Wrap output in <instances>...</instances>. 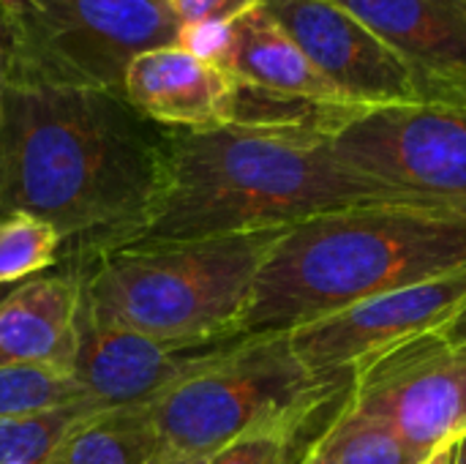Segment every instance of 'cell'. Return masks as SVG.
<instances>
[{"label": "cell", "instance_id": "6da1fadb", "mask_svg": "<svg viewBox=\"0 0 466 464\" xmlns=\"http://www.w3.org/2000/svg\"><path fill=\"white\" fill-rule=\"evenodd\" d=\"M164 129L123 93L22 82L0 88V213L60 232V268L139 241L164 189Z\"/></svg>", "mask_w": 466, "mask_h": 464}, {"label": "cell", "instance_id": "7a4b0ae2", "mask_svg": "<svg viewBox=\"0 0 466 464\" xmlns=\"http://www.w3.org/2000/svg\"><path fill=\"white\" fill-rule=\"evenodd\" d=\"M164 150L161 200L142 235L153 241L254 232L355 205L415 202L344 167L319 129H164Z\"/></svg>", "mask_w": 466, "mask_h": 464}, {"label": "cell", "instance_id": "3957f363", "mask_svg": "<svg viewBox=\"0 0 466 464\" xmlns=\"http://www.w3.org/2000/svg\"><path fill=\"white\" fill-rule=\"evenodd\" d=\"M466 265V213L374 202L289 224L259 265L240 336L292 334Z\"/></svg>", "mask_w": 466, "mask_h": 464}, {"label": "cell", "instance_id": "277c9868", "mask_svg": "<svg viewBox=\"0 0 466 464\" xmlns=\"http://www.w3.org/2000/svg\"><path fill=\"white\" fill-rule=\"evenodd\" d=\"M284 230L115 246L79 268L82 304L101 323L161 342L238 339L259 265Z\"/></svg>", "mask_w": 466, "mask_h": 464}, {"label": "cell", "instance_id": "5b68a950", "mask_svg": "<svg viewBox=\"0 0 466 464\" xmlns=\"http://www.w3.org/2000/svg\"><path fill=\"white\" fill-rule=\"evenodd\" d=\"M350 386L317 377L289 334L238 336L147 405L169 457H213L229 443L309 418Z\"/></svg>", "mask_w": 466, "mask_h": 464}, {"label": "cell", "instance_id": "8992f818", "mask_svg": "<svg viewBox=\"0 0 466 464\" xmlns=\"http://www.w3.org/2000/svg\"><path fill=\"white\" fill-rule=\"evenodd\" d=\"M5 3L22 46V82L123 93L128 63L147 49L177 44L180 33L169 0Z\"/></svg>", "mask_w": 466, "mask_h": 464}, {"label": "cell", "instance_id": "52a82bcc", "mask_svg": "<svg viewBox=\"0 0 466 464\" xmlns=\"http://www.w3.org/2000/svg\"><path fill=\"white\" fill-rule=\"evenodd\" d=\"M330 145L352 172L466 213V109L440 101L371 107L333 131Z\"/></svg>", "mask_w": 466, "mask_h": 464}, {"label": "cell", "instance_id": "ba28073f", "mask_svg": "<svg viewBox=\"0 0 466 464\" xmlns=\"http://www.w3.org/2000/svg\"><path fill=\"white\" fill-rule=\"evenodd\" d=\"M344 405L429 457L456 446L466 435V350L418 336L355 369Z\"/></svg>", "mask_w": 466, "mask_h": 464}, {"label": "cell", "instance_id": "9c48e42d", "mask_svg": "<svg viewBox=\"0 0 466 464\" xmlns=\"http://www.w3.org/2000/svg\"><path fill=\"white\" fill-rule=\"evenodd\" d=\"M466 304V265L360 301L289 334L300 361L322 380L350 386L369 361L437 334Z\"/></svg>", "mask_w": 466, "mask_h": 464}, {"label": "cell", "instance_id": "30bf717a", "mask_svg": "<svg viewBox=\"0 0 466 464\" xmlns=\"http://www.w3.org/2000/svg\"><path fill=\"white\" fill-rule=\"evenodd\" d=\"M311 66L355 107L423 101L412 68L336 0H262Z\"/></svg>", "mask_w": 466, "mask_h": 464}, {"label": "cell", "instance_id": "8fae6325", "mask_svg": "<svg viewBox=\"0 0 466 464\" xmlns=\"http://www.w3.org/2000/svg\"><path fill=\"white\" fill-rule=\"evenodd\" d=\"M216 345H180L150 339L101 323L79 301L76 356L71 377L98 407H147L188 372L202 366Z\"/></svg>", "mask_w": 466, "mask_h": 464}, {"label": "cell", "instance_id": "7c38bea8", "mask_svg": "<svg viewBox=\"0 0 466 464\" xmlns=\"http://www.w3.org/2000/svg\"><path fill=\"white\" fill-rule=\"evenodd\" d=\"M126 101L167 131H205L235 120L238 79L177 44L137 55L123 77Z\"/></svg>", "mask_w": 466, "mask_h": 464}, {"label": "cell", "instance_id": "4fadbf2b", "mask_svg": "<svg viewBox=\"0 0 466 464\" xmlns=\"http://www.w3.org/2000/svg\"><path fill=\"white\" fill-rule=\"evenodd\" d=\"M418 77L420 96L466 79V0H336Z\"/></svg>", "mask_w": 466, "mask_h": 464}, {"label": "cell", "instance_id": "5bb4252c", "mask_svg": "<svg viewBox=\"0 0 466 464\" xmlns=\"http://www.w3.org/2000/svg\"><path fill=\"white\" fill-rule=\"evenodd\" d=\"M82 273L57 268L16 284L0 301V366H41L71 377Z\"/></svg>", "mask_w": 466, "mask_h": 464}, {"label": "cell", "instance_id": "9a60e30c", "mask_svg": "<svg viewBox=\"0 0 466 464\" xmlns=\"http://www.w3.org/2000/svg\"><path fill=\"white\" fill-rule=\"evenodd\" d=\"M227 71L248 88L311 101L322 107H352L303 55V49L287 36V30L259 5L248 8L235 22V46L227 63Z\"/></svg>", "mask_w": 466, "mask_h": 464}, {"label": "cell", "instance_id": "2e32d148", "mask_svg": "<svg viewBox=\"0 0 466 464\" xmlns=\"http://www.w3.org/2000/svg\"><path fill=\"white\" fill-rule=\"evenodd\" d=\"M172 459L147 407H109L79 418L49 464H164Z\"/></svg>", "mask_w": 466, "mask_h": 464}, {"label": "cell", "instance_id": "e0dca14e", "mask_svg": "<svg viewBox=\"0 0 466 464\" xmlns=\"http://www.w3.org/2000/svg\"><path fill=\"white\" fill-rule=\"evenodd\" d=\"M429 454L410 446L388 424L344 405L298 464H423Z\"/></svg>", "mask_w": 466, "mask_h": 464}, {"label": "cell", "instance_id": "ac0fdd59", "mask_svg": "<svg viewBox=\"0 0 466 464\" xmlns=\"http://www.w3.org/2000/svg\"><path fill=\"white\" fill-rule=\"evenodd\" d=\"M60 232L30 213H0V284H22L60 263Z\"/></svg>", "mask_w": 466, "mask_h": 464}, {"label": "cell", "instance_id": "d6986e66", "mask_svg": "<svg viewBox=\"0 0 466 464\" xmlns=\"http://www.w3.org/2000/svg\"><path fill=\"white\" fill-rule=\"evenodd\" d=\"M104 410L90 399L0 421V464H49L57 443L85 416Z\"/></svg>", "mask_w": 466, "mask_h": 464}, {"label": "cell", "instance_id": "ffe728a7", "mask_svg": "<svg viewBox=\"0 0 466 464\" xmlns=\"http://www.w3.org/2000/svg\"><path fill=\"white\" fill-rule=\"evenodd\" d=\"M87 399L74 377L41 366H0V421Z\"/></svg>", "mask_w": 466, "mask_h": 464}, {"label": "cell", "instance_id": "44dd1931", "mask_svg": "<svg viewBox=\"0 0 466 464\" xmlns=\"http://www.w3.org/2000/svg\"><path fill=\"white\" fill-rule=\"evenodd\" d=\"M303 424H279L259 432H251L218 454H213L208 464H295L298 457V438Z\"/></svg>", "mask_w": 466, "mask_h": 464}, {"label": "cell", "instance_id": "7402d4cb", "mask_svg": "<svg viewBox=\"0 0 466 464\" xmlns=\"http://www.w3.org/2000/svg\"><path fill=\"white\" fill-rule=\"evenodd\" d=\"M235 22L238 19H205V22L180 25L177 46L205 63L227 68L235 46Z\"/></svg>", "mask_w": 466, "mask_h": 464}, {"label": "cell", "instance_id": "603a6c76", "mask_svg": "<svg viewBox=\"0 0 466 464\" xmlns=\"http://www.w3.org/2000/svg\"><path fill=\"white\" fill-rule=\"evenodd\" d=\"M180 25L205 22V19H238L248 8L259 5L262 0H169Z\"/></svg>", "mask_w": 466, "mask_h": 464}, {"label": "cell", "instance_id": "cb8c5ba5", "mask_svg": "<svg viewBox=\"0 0 466 464\" xmlns=\"http://www.w3.org/2000/svg\"><path fill=\"white\" fill-rule=\"evenodd\" d=\"M25 77L22 66V46L19 36L8 11V3L0 0V88L3 85H19Z\"/></svg>", "mask_w": 466, "mask_h": 464}, {"label": "cell", "instance_id": "d4e9b609", "mask_svg": "<svg viewBox=\"0 0 466 464\" xmlns=\"http://www.w3.org/2000/svg\"><path fill=\"white\" fill-rule=\"evenodd\" d=\"M423 101H440V104H451V107L466 109V79H461V82H453V85H442V88H434V90H429Z\"/></svg>", "mask_w": 466, "mask_h": 464}, {"label": "cell", "instance_id": "484cf974", "mask_svg": "<svg viewBox=\"0 0 466 464\" xmlns=\"http://www.w3.org/2000/svg\"><path fill=\"white\" fill-rule=\"evenodd\" d=\"M437 334H440L448 345L466 350V304L459 309V314H456L448 325H442Z\"/></svg>", "mask_w": 466, "mask_h": 464}, {"label": "cell", "instance_id": "4316f807", "mask_svg": "<svg viewBox=\"0 0 466 464\" xmlns=\"http://www.w3.org/2000/svg\"><path fill=\"white\" fill-rule=\"evenodd\" d=\"M451 459H453V446L434 451V454H431V457H429L423 464H451Z\"/></svg>", "mask_w": 466, "mask_h": 464}, {"label": "cell", "instance_id": "83f0119b", "mask_svg": "<svg viewBox=\"0 0 466 464\" xmlns=\"http://www.w3.org/2000/svg\"><path fill=\"white\" fill-rule=\"evenodd\" d=\"M451 464H466V435L453 446V459Z\"/></svg>", "mask_w": 466, "mask_h": 464}, {"label": "cell", "instance_id": "f1b7e54d", "mask_svg": "<svg viewBox=\"0 0 466 464\" xmlns=\"http://www.w3.org/2000/svg\"><path fill=\"white\" fill-rule=\"evenodd\" d=\"M208 459L210 457H172L164 464H208Z\"/></svg>", "mask_w": 466, "mask_h": 464}, {"label": "cell", "instance_id": "f546056e", "mask_svg": "<svg viewBox=\"0 0 466 464\" xmlns=\"http://www.w3.org/2000/svg\"><path fill=\"white\" fill-rule=\"evenodd\" d=\"M14 287H16V284H11V287H8V284H0V301H3V298H5V295L14 290Z\"/></svg>", "mask_w": 466, "mask_h": 464}, {"label": "cell", "instance_id": "4dcf8cb0", "mask_svg": "<svg viewBox=\"0 0 466 464\" xmlns=\"http://www.w3.org/2000/svg\"><path fill=\"white\" fill-rule=\"evenodd\" d=\"M298 462H300V459H298ZM298 462H295V464H298Z\"/></svg>", "mask_w": 466, "mask_h": 464}]
</instances>
